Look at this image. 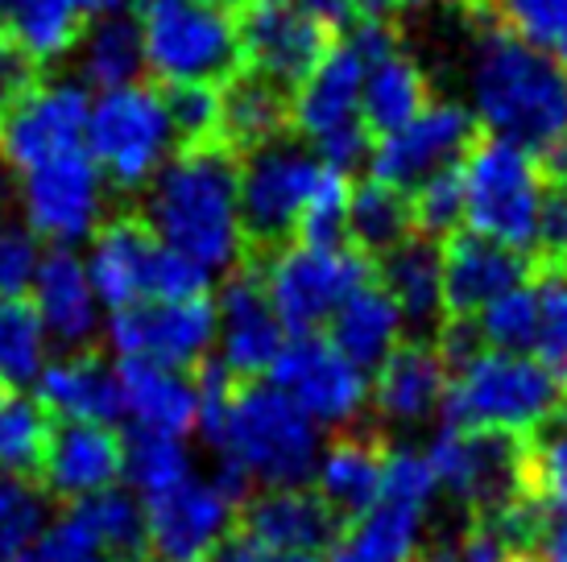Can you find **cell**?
Listing matches in <instances>:
<instances>
[{"mask_svg": "<svg viewBox=\"0 0 567 562\" xmlns=\"http://www.w3.org/2000/svg\"><path fill=\"white\" fill-rule=\"evenodd\" d=\"M423 530V513L406 509L398 500H381L352 521L340 542L331 550V562H410L414 559V542Z\"/></svg>", "mask_w": 567, "mask_h": 562, "instance_id": "836d02e7", "label": "cell"}, {"mask_svg": "<svg viewBox=\"0 0 567 562\" xmlns=\"http://www.w3.org/2000/svg\"><path fill=\"white\" fill-rule=\"evenodd\" d=\"M38 83H42V63H33L30 54L0 30V112L17 104L21 95H30Z\"/></svg>", "mask_w": 567, "mask_h": 562, "instance_id": "db71d44e", "label": "cell"}, {"mask_svg": "<svg viewBox=\"0 0 567 562\" xmlns=\"http://www.w3.org/2000/svg\"><path fill=\"white\" fill-rule=\"evenodd\" d=\"M385 455H390L385 435L378 426H361V422L348 426V430H336L323 455H319L316 492L323 497L331 513L344 521V530L378 504Z\"/></svg>", "mask_w": 567, "mask_h": 562, "instance_id": "cb8c5ba5", "label": "cell"}, {"mask_svg": "<svg viewBox=\"0 0 567 562\" xmlns=\"http://www.w3.org/2000/svg\"><path fill=\"white\" fill-rule=\"evenodd\" d=\"M447 393V364L435 340L398 344L378 368L373 406L385 422H423Z\"/></svg>", "mask_w": 567, "mask_h": 562, "instance_id": "83f0119b", "label": "cell"}, {"mask_svg": "<svg viewBox=\"0 0 567 562\" xmlns=\"http://www.w3.org/2000/svg\"><path fill=\"white\" fill-rule=\"evenodd\" d=\"M468 92L476 125L522 154H547L567 137V66L522 42L502 21H485L476 33Z\"/></svg>", "mask_w": 567, "mask_h": 562, "instance_id": "7a4b0ae2", "label": "cell"}, {"mask_svg": "<svg viewBox=\"0 0 567 562\" xmlns=\"http://www.w3.org/2000/svg\"><path fill=\"white\" fill-rule=\"evenodd\" d=\"M145 228L204 273L245 261L240 162L224 145L178 149L145 190Z\"/></svg>", "mask_w": 567, "mask_h": 562, "instance_id": "3957f363", "label": "cell"}, {"mask_svg": "<svg viewBox=\"0 0 567 562\" xmlns=\"http://www.w3.org/2000/svg\"><path fill=\"white\" fill-rule=\"evenodd\" d=\"M249 488L228 471L190 476L162 497L142 500L145 562H207L237 538V517Z\"/></svg>", "mask_w": 567, "mask_h": 562, "instance_id": "30bf717a", "label": "cell"}, {"mask_svg": "<svg viewBox=\"0 0 567 562\" xmlns=\"http://www.w3.org/2000/svg\"><path fill=\"white\" fill-rule=\"evenodd\" d=\"M286 344V331L269 306L261 269L245 266L224 281L220 302H216V347H220L224 373L237 385L261 381L274 368V360Z\"/></svg>", "mask_w": 567, "mask_h": 562, "instance_id": "d6986e66", "label": "cell"}, {"mask_svg": "<svg viewBox=\"0 0 567 562\" xmlns=\"http://www.w3.org/2000/svg\"><path fill=\"white\" fill-rule=\"evenodd\" d=\"M398 46L394 30L385 21H357L344 38H336L323 63L307 75L302 87L290 95V125L311 140L328 137L336 128L361 121V92L369 63Z\"/></svg>", "mask_w": 567, "mask_h": 562, "instance_id": "4fadbf2b", "label": "cell"}, {"mask_svg": "<svg viewBox=\"0 0 567 562\" xmlns=\"http://www.w3.org/2000/svg\"><path fill=\"white\" fill-rule=\"evenodd\" d=\"M66 521L80 530L100 562H142L145 559V513L128 488H112L92 500L66 504Z\"/></svg>", "mask_w": 567, "mask_h": 562, "instance_id": "d6a6232c", "label": "cell"}, {"mask_svg": "<svg viewBox=\"0 0 567 562\" xmlns=\"http://www.w3.org/2000/svg\"><path fill=\"white\" fill-rule=\"evenodd\" d=\"M30 306L38 311L47 340L63 352H83V344L100 327V298H95L87 269L71 249H54L38 261L30 281Z\"/></svg>", "mask_w": 567, "mask_h": 562, "instance_id": "4316f807", "label": "cell"}, {"mask_svg": "<svg viewBox=\"0 0 567 562\" xmlns=\"http://www.w3.org/2000/svg\"><path fill=\"white\" fill-rule=\"evenodd\" d=\"M526 480L535 504H567V406L526 430Z\"/></svg>", "mask_w": 567, "mask_h": 562, "instance_id": "b9f144b4", "label": "cell"}, {"mask_svg": "<svg viewBox=\"0 0 567 562\" xmlns=\"http://www.w3.org/2000/svg\"><path fill=\"white\" fill-rule=\"evenodd\" d=\"M54 422L33 393H0V476H25L42 468Z\"/></svg>", "mask_w": 567, "mask_h": 562, "instance_id": "f35d334b", "label": "cell"}, {"mask_svg": "<svg viewBox=\"0 0 567 562\" xmlns=\"http://www.w3.org/2000/svg\"><path fill=\"white\" fill-rule=\"evenodd\" d=\"M564 406V385L538 360L509 352L473 356L447 376V393L440 402L447 430H505V435H526Z\"/></svg>", "mask_w": 567, "mask_h": 562, "instance_id": "277c9868", "label": "cell"}, {"mask_svg": "<svg viewBox=\"0 0 567 562\" xmlns=\"http://www.w3.org/2000/svg\"><path fill=\"white\" fill-rule=\"evenodd\" d=\"M538 170L551 178V187H567V137L543 154V166H538Z\"/></svg>", "mask_w": 567, "mask_h": 562, "instance_id": "94428289", "label": "cell"}, {"mask_svg": "<svg viewBox=\"0 0 567 562\" xmlns=\"http://www.w3.org/2000/svg\"><path fill=\"white\" fill-rule=\"evenodd\" d=\"M410 216H414V232L423 240L456 236L464 223V174H460V166L431 174L426 183L410 190Z\"/></svg>", "mask_w": 567, "mask_h": 562, "instance_id": "c3c4849f", "label": "cell"}, {"mask_svg": "<svg viewBox=\"0 0 567 562\" xmlns=\"http://www.w3.org/2000/svg\"><path fill=\"white\" fill-rule=\"evenodd\" d=\"M257 269L266 281L269 306L278 314L282 331H290V340L316 335L348 298L373 281V261L352 244H336V249L290 244Z\"/></svg>", "mask_w": 567, "mask_h": 562, "instance_id": "8fae6325", "label": "cell"}, {"mask_svg": "<svg viewBox=\"0 0 567 562\" xmlns=\"http://www.w3.org/2000/svg\"><path fill=\"white\" fill-rule=\"evenodd\" d=\"M166 116H171V133L183 149H204V145H220V87H204V83H171L162 92Z\"/></svg>", "mask_w": 567, "mask_h": 562, "instance_id": "bcb514c9", "label": "cell"}, {"mask_svg": "<svg viewBox=\"0 0 567 562\" xmlns=\"http://www.w3.org/2000/svg\"><path fill=\"white\" fill-rule=\"evenodd\" d=\"M476 140H481V125H476L473 112L452 104V100H435L410 125L373 145V154H369L373 178L410 195L431 174L460 166Z\"/></svg>", "mask_w": 567, "mask_h": 562, "instance_id": "2e32d148", "label": "cell"}, {"mask_svg": "<svg viewBox=\"0 0 567 562\" xmlns=\"http://www.w3.org/2000/svg\"><path fill=\"white\" fill-rule=\"evenodd\" d=\"M535 266H567V187L543 190L535 236Z\"/></svg>", "mask_w": 567, "mask_h": 562, "instance_id": "f5cc1de1", "label": "cell"}, {"mask_svg": "<svg viewBox=\"0 0 567 562\" xmlns=\"http://www.w3.org/2000/svg\"><path fill=\"white\" fill-rule=\"evenodd\" d=\"M410 562H530V559L518 554V550H509L502 538H493V533L481 530V525H468V521H464L452 538L435 542V547L423 550V554H414Z\"/></svg>", "mask_w": 567, "mask_h": 562, "instance_id": "816d5d0a", "label": "cell"}, {"mask_svg": "<svg viewBox=\"0 0 567 562\" xmlns=\"http://www.w3.org/2000/svg\"><path fill=\"white\" fill-rule=\"evenodd\" d=\"M83 269H87L100 306H109V311H125L137 302L207 298V285H212V273L166 249L137 216L104 223L95 232L92 257L83 261Z\"/></svg>", "mask_w": 567, "mask_h": 562, "instance_id": "8992f818", "label": "cell"}, {"mask_svg": "<svg viewBox=\"0 0 567 562\" xmlns=\"http://www.w3.org/2000/svg\"><path fill=\"white\" fill-rule=\"evenodd\" d=\"M426 108V75L402 46L378 54L364 71L361 92V125L378 137H390L410 125Z\"/></svg>", "mask_w": 567, "mask_h": 562, "instance_id": "1f68e13d", "label": "cell"}, {"mask_svg": "<svg viewBox=\"0 0 567 562\" xmlns=\"http://www.w3.org/2000/svg\"><path fill=\"white\" fill-rule=\"evenodd\" d=\"M66 4L83 17H112V13H121L125 0H66Z\"/></svg>", "mask_w": 567, "mask_h": 562, "instance_id": "6125c7cd", "label": "cell"}, {"mask_svg": "<svg viewBox=\"0 0 567 562\" xmlns=\"http://www.w3.org/2000/svg\"><path fill=\"white\" fill-rule=\"evenodd\" d=\"M50 497L25 476H0V562H21L50 530Z\"/></svg>", "mask_w": 567, "mask_h": 562, "instance_id": "60d3db41", "label": "cell"}, {"mask_svg": "<svg viewBox=\"0 0 567 562\" xmlns=\"http://www.w3.org/2000/svg\"><path fill=\"white\" fill-rule=\"evenodd\" d=\"M290 133V92L269 79L240 71L220 87V145L245 157Z\"/></svg>", "mask_w": 567, "mask_h": 562, "instance_id": "f1b7e54d", "label": "cell"}, {"mask_svg": "<svg viewBox=\"0 0 567 562\" xmlns=\"http://www.w3.org/2000/svg\"><path fill=\"white\" fill-rule=\"evenodd\" d=\"M435 471L426 464L423 451L414 447H390L385 455V476H381V500H398L406 509H419L426 513V504L435 500Z\"/></svg>", "mask_w": 567, "mask_h": 562, "instance_id": "681fc988", "label": "cell"}, {"mask_svg": "<svg viewBox=\"0 0 567 562\" xmlns=\"http://www.w3.org/2000/svg\"><path fill=\"white\" fill-rule=\"evenodd\" d=\"M348 195H352L348 174L331 170V166H319L316 187H311L307 204H302L295 244H311V249H336V244H344Z\"/></svg>", "mask_w": 567, "mask_h": 562, "instance_id": "ee69618b", "label": "cell"}, {"mask_svg": "<svg viewBox=\"0 0 567 562\" xmlns=\"http://www.w3.org/2000/svg\"><path fill=\"white\" fill-rule=\"evenodd\" d=\"M207 562H266V554H261V550L252 547V542H245V538H228V542H224L220 550H216V554H212V559Z\"/></svg>", "mask_w": 567, "mask_h": 562, "instance_id": "91938a15", "label": "cell"}, {"mask_svg": "<svg viewBox=\"0 0 567 562\" xmlns=\"http://www.w3.org/2000/svg\"><path fill=\"white\" fill-rule=\"evenodd\" d=\"M87 92L80 83H38L30 95L0 112V157L30 174L54 157L87 149Z\"/></svg>", "mask_w": 567, "mask_h": 562, "instance_id": "e0dca14e", "label": "cell"}, {"mask_svg": "<svg viewBox=\"0 0 567 562\" xmlns=\"http://www.w3.org/2000/svg\"><path fill=\"white\" fill-rule=\"evenodd\" d=\"M443 261V314L447 319H476L493 298L518 290L535 273V261L522 252L493 244L476 232L447 236Z\"/></svg>", "mask_w": 567, "mask_h": 562, "instance_id": "603a6c76", "label": "cell"}, {"mask_svg": "<svg viewBox=\"0 0 567 562\" xmlns=\"http://www.w3.org/2000/svg\"><path fill=\"white\" fill-rule=\"evenodd\" d=\"M199 430L240 485L302 488L319 468V426L266 381L237 385L216 360L195 373Z\"/></svg>", "mask_w": 567, "mask_h": 562, "instance_id": "6da1fadb", "label": "cell"}, {"mask_svg": "<svg viewBox=\"0 0 567 562\" xmlns=\"http://www.w3.org/2000/svg\"><path fill=\"white\" fill-rule=\"evenodd\" d=\"M369 154H373V133H369L361 121H357V125L336 128V133L316 140L319 166H331V170H340V174H348L352 166L369 162Z\"/></svg>", "mask_w": 567, "mask_h": 562, "instance_id": "11a10c76", "label": "cell"}, {"mask_svg": "<svg viewBox=\"0 0 567 562\" xmlns=\"http://www.w3.org/2000/svg\"><path fill=\"white\" fill-rule=\"evenodd\" d=\"M535 356L567 389V266H535Z\"/></svg>", "mask_w": 567, "mask_h": 562, "instance_id": "7bdbcfd3", "label": "cell"}, {"mask_svg": "<svg viewBox=\"0 0 567 562\" xmlns=\"http://www.w3.org/2000/svg\"><path fill=\"white\" fill-rule=\"evenodd\" d=\"M488 4L505 30L567 66V0H488Z\"/></svg>", "mask_w": 567, "mask_h": 562, "instance_id": "7dc6e473", "label": "cell"}, {"mask_svg": "<svg viewBox=\"0 0 567 562\" xmlns=\"http://www.w3.org/2000/svg\"><path fill=\"white\" fill-rule=\"evenodd\" d=\"M410 4H426V0H352L357 9V21H385L398 9H410ZM485 0H468V9H481Z\"/></svg>", "mask_w": 567, "mask_h": 562, "instance_id": "680465c9", "label": "cell"}, {"mask_svg": "<svg viewBox=\"0 0 567 562\" xmlns=\"http://www.w3.org/2000/svg\"><path fill=\"white\" fill-rule=\"evenodd\" d=\"M473 323H476L481 344H488L493 352L526 356V347H535V331H538L535 285H518V290H509V294L493 298Z\"/></svg>", "mask_w": 567, "mask_h": 562, "instance_id": "f6af8a7d", "label": "cell"}, {"mask_svg": "<svg viewBox=\"0 0 567 562\" xmlns=\"http://www.w3.org/2000/svg\"><path fill=\"white\" fill-rule=\"evenodd\" d=\"M145 66L171 83L224 87L245 71L240 9L224 0H171L142 9Z\"/></svg>", "mask_w": 567, "mask_h": 562, "instance_id": "5b68a950", "label": "cell"}, {"mask_svg": "<svg viewBox=\"0 0 567 562\" xmlns=\"http://www.w3.org/2000/svg\"><path fill=\"white\" fill-rule=\"evenodd\" d=\"M237 533L261 554H331L344 521L331 513L316 488H261L257 497L240 504Z\"/></svg>", "mask_w": 567, "mask_h": 562, "instance_id": "ffe728a7", "label": "cell"}, {"mask_svg": "<svg viewBox=\"0 0 567 562\" xmlns=\"http://www.w3.org/2000/svg\"><path fill=\"white\" fill-rule=\"evenodd\" d=\"M331 42L336 38L319 30L316 21H307L295 4H282V9H245L240 13L245 71L278 83L290 95L323 63Z\"/></svg>", "mask_w": 567, "mask_h": 562, "instance_id": "7402d4cb", "label": "cell"}, {"mask_svg": "<svg viewBox=\"0 0 567 562\" xmlns=\"http://www.w3.org/2000/svg\"><path fill=\"white\" fill-rule=\"evenodd\" d=\"M269 385L286 402H295L316 426H331V430L357 426L364 414V397H369L364 373H357L323 335L286 340L269 368Z\"/></svg>", "mask_w": 567, "mask_h": 562, "instance_id": "9a60e30c", "label": "cell"}, {"mask_svg": "<svg viewBox=\"0 0 567 562\" xmlns=\"http://www.w3.org/2000/svg\"><path fill=\"white\" fill-rule=\"evenodd\" d=\"M109 344L121 360H142L174 373H199L216 347V302H137L112 311Z\"/></svg>", "mask_w": 567, "mask_h": 562, "instance_id": "5bb4252c", "label": "cell"}, {"mask_svg": "<svg viewBox=\"0 0 567 562\" xmlns=\"http://www.w3.org/2000/svg\"><path fill=\"white\" fill-rule=\"evenodd\" d=\"M435 485L452 492L468 525H497L530 504L526 438L505 430H447L426 447Z\"/></svg>", "mask_w": 567, "mask_h": 562, "instance_id": "52a82bcc", "label": "cell"}, {"mask_svg": "<svg viewBox=\"0 0 567 562\" xmlns=\"http://www.w3.org/2000/svg\"><path fill=\"white\" fill-rule=\"evenodd\" d=\"M190 451L183 438H158V435H133L125 438V485L137 500L162 497L190 480Z\"/></svg>", "mask_w": 567, "mask_h": 562, "instance_id": "ab89813d", "label": "cell"}, {"mask_svg": "<svg viewBox=\"0 0 567 562\" xmlns=\"http://www.w3.org/2000/svg\"><path fill=\"white\" fill-rule=\"evenodd\" d=\"M33 397L50 414V422H66V426H116L121 422L116 364H104L95 352L54 356L38 376Z\"/></svg>", "mask_w": 567, "mask_h": 562, "instance_id": "484cf974", "label": "cell"}, {"mask_svg": "<svg viewBox=\"0 0 567 562\" xmlns=\"http://www.w3.org/2000/svg\"><path fill=\"white\" fill-rule=\"evenodd\" d=\"M121 381V418L133 422V435L183 438L199 430V385L195 373H174L142 360H116Z\"/></svg>", "mask_w": 567, "mask_h": 562, "instance_id": "d4e9b609", "label": "cell"}, {"mask_svg": "<svg viewBox=\"0 0 567 562\" xmlns=\"http://www.w3.org/2000/svg\"><path fill=\"white\" fill-rule=\"evenodd\" d=\"M38 236L0 207V298H25L38 273Z\"/></svg>", "mask_w": 567, "mask_h": 562, "instance_id": "f907efd6", "label": "cell"}, {"mask_svg": "<svg viewBox=\"0 0 567 562\" xmlns=\"http://www.w3.org/2000/svg\"><path fill=\"white\" fill-rule=\"evenodd\" d=\"M171 116L158 87H121L104 92L87 116V154L121 190H142L162 170L171 149Z\"/></svg>", "mask_w": 567, "mask_h": 562, "instance_id": "7c38bea8", "label": "cell"}, {"mask_svg": "<svg viewBox=\"0 0 567 562\" xmlns=\"http://www.w3.org/2000/svg\"><path fill=\"white\" fill-rule=\"evenodd\" d=\"M319 178V157L290 133L269 140L240 162V228H245V257L269 261L274 252L295 244L299 216L307 195Z\"/></svg>", "mask_w": 567, "mask_h": 562, "instance_id": "9c48e42d", "label": "cell"}, {"mask_svg": "<svg viewBox=\"0 0 567 562\" xmlns=\"http://www.w3.org/2000/svg\"><path fill=\"white\" fill-rule=\"evenodd\" d=\"M100 204H104V174L87 149L63 154L38 170L21 174L25 223L33 236L54 240L59 249L92 232L100 219Z\"/></svg>", "mask_w": 567, "mask_h": 562, "instance_id": "ac0fdd59", "label": "cell"}, {"mask_svg": "<svg viewBox=\"0 0 567 562\" xmlns=\"http://www.w3.org/2000/svg\"><path fill=\"white\" fill-rule=\"evenodd\" d=\"M50 364V340L30 298H0V393H25Z\"/></svg>", "mask_w": 567, "mask_h": 562, "instance_id": "d590c367", "label": "cell"}, {"mask_svg": "<svg viewBox=\"0 0 567 562\" xmlns=\"http://www.w3.org/2000/svg\"><path fill=\"white\" fill-rule=\"evenodd\" d=\"M348 240L352 249L364 252L369 261L385 257L402 240L414 236V216H410V195L385 187L378 178H364L348 195Z\"/></svg>", "mask_w": 567, "mask_h": 562, "instance_id": "e575fe53", "label": "cell"}, {"mask_svg": "<svg viewBox=\"0 0 567 562\" xmlns=\"http://www.w3.org/2000/svg\"><path fill=\"white\" fill-rule=\"evenodd\" d=\"M373 278L390 294L402 319L414 327H435L443 314V261L435 240L410 236L373 261Z\"/></svg>", "mask_w": 567, "mask_h": 562, "instance_id": "f546056e", "label": "cell"}, {"mask_svg": "<svg viewBox=\"0 0 567 562\" xmlns=\"http://www.w3.org/2000/svg\"><path fill=\"white\" fill-rule=\"evenodd\" d=\"M38 476H42V492L66 504L112 492L125 485V438L116 426L54 422Z\"/></svg>", "mask_w": 567, "mask_h": 562, "instance_id": "44dd1931", "label": "cell"}, {"mask_svg": "<svg viewBox=\"0 0 567 562\" xmlns=\"http://www.w3.org/2000/svg\"><path fill=\"white\" fill-rule=\"evenodd\" d=\"M295 9H299L307 21H316L323 33H348L357 25V9H352V0H295Z\"/></svg>", "mask_w": 567, "mask_h": 562, "instance_id": "6f0895ef", "label": "cell"}, {"mask_svg": "<svg viewBox=\"0 0 567 562\" xmlns=\"http://www.w3.org/2000/svg\"><path fill=\"white\" fill-rule=\"evenodd\" d=\"M145 71V42H142V21L125 13L104 17L87 42H83V79L100 87V92H121L133 87L137 75Z\"/></svg>", "mask_w": 567, "mask_h": 562, "instance_id": "8d00e7d4", "label": "cell"}, {"mask_svg": "<svg viewBox=\"0 0 567 562\" xmlns=\"http://www.w3.org/2000/svg\"><path fill=\"white\" fill-rule=\"evenodd\" d=\"M398 335H402V314H398V306L390 302V294L381 290L378 281L361 285L340 311L331 314V323H328V344L336 347L357 373L381 368L385 356L402 344Z\"/></svg>", "mask_w": 567, "mask_h": 562, "instance_id": "4dcf8cb0", "label": "cell"}, {"mask_svg": "<svg viewBox=\"0 0 567 562\" xmlns=\"http://www.w3.org/2000/svg\"><path fill=\"white\" fill-rule=\"evenodd\" d=\"M266 562H323V559H311V554H282V559H274V554H266Z\"/></svg>", "mask_w": 567, "mask_h": 562, "instance_id": "be15d7a7", "label": "cell"}, {"mask_svg": "<svg viewBox=\"0 0 567 562\" xmlns=\"http://www.w3.org/2000/svg\"><path fill=\"white\" fill-rule=\"evenodd\" d=\"M249 9H282V4H290V0H245Z\"/></svg>", "mask_w": 567, "mask_h": 562, "instance_id": "e7e4bbea", "label": "cell"}, {"mask_svg": "<svg viewBox=\"0 0 567 562\" xmlns=\"http://www.w3.org/2000/svg\"><path fill=\"white\" fill-rule=\"evenodd\" d=\"M83 21L66 0H13L9 17L0 21V30L13 38L17 46L30 54L33 63H54L71 46H80Z\"/></svg>", "mask_w": 567, "mask_h": 562, "instance_id": "74e56055", "label": "cell"}, {"mask_svg": "<svg viewBox=\"0 0 567 562\" xmlns=\"http://www.w3.org/2000/svg\"><path fill=\"white\" fill-rule=\"evenodd\" d=\"M530 562H567V504H538L530 533Z\"/></svg>", "mask_w": 567, "mask_h": 562, "instance_id": "9f6ffc18", "label": "cell"}, {"mask_svg": "<svg viewBox=\"0 0 567 562\" xmlns=\"http://www.w3.org/2000/svg\"><path fill=\"white\" fill-rule=\"evenodd\" d=\"M464 174V219L468 232L514 252H535L543 211V170L530 154L505 140H476L460 162Z\"/></svg>", "mask_w": 567, "mask_h": 562, "instance_id": "ba28073f", "label": "cell"}, {"mask_svg": "<svg viewBox=\"0 0 567 562\" xmlns=\"http://www.w3.org/2000/svg\"><path fill=\"white\" fill-rule=\"evenodd\" d=\"M92 562H95V559H92Z\"/></svg>", "mask_w": 567, "mask_h": 562, "instance_id": "03108f58", "label": "cell"}]
</instances>
